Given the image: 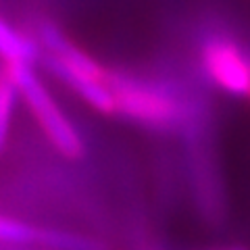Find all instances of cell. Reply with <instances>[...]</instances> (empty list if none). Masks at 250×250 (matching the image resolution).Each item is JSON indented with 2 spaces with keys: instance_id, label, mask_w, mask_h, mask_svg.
I'll return each mask as SVG.
<instances>
[{
  "instance_id": "cell-1",
  "label": "cell",
  "mask_w": 250,
  "mask_h": 250,
  "mask_svg": "<svg viewBox=\"0 0 250 250\" xmlns=\"http://www.w3.org/2000/svg\"><path fill=\"white\" fill-rule=\"evenodd\" d=\"M106 85L115 98V115L161 134L184 127L188 108L167 83L121 71H108Z\"/></svg>"
},
{
  "instance_id": "cell-2",
  "label": "cell",
  "mask_w": 250,
  "mask_h": 250,
  "mask_svg": "<svg viewBox=\"0 0 250 250\" xmlns=\"http://www.w3.org/2000/svg\"><path fill=\"white\" fill-rule=\"evenodd\" d=\"M4 69L9 71L11 80L19 90V96L27 104L31 115L36 117L38 125L42 127L46 138L50 140V144L67 159H82L85 150L80 134L62 115L59 104L54 103L48 90L40 82V77L34 73L31 65L17 62V65H4Z\"/></svg>"
},
{
  "instance_id": "cell-3",
  "label": "cell",
  "mask_w": 250,
  "mask_h": 250,
  "mask_svg": "<svg viewBox=\"0 0 250 250\" xmlns=\"http://www.w3.org/2000/svg\"><path fill=\"white\" fill-rule=\"evenodd\" d=\"M200 65L207 77L233 96L250 92V52L229 36H210L200 46Z\"/></svg>"
},
{
  "instance_id": "cell-4",
  "label": "cell",
  "mask_w": 250,
  "mask_h": 250,
  "mask_svg": "<svg viewBox=\"0 0 250 250\" xmlns=\"http://www.w3.org/2000/svg\"><path fill=\"white\" fill-rule=\"evenodd\" d=\"M0 59L4 61V65H17V62L34 65V61L40 59L38 44L2 17H0Z\"/></svg>"
},
{
  "instance_id": "cell-5",
  "label": "cell",
  "mask_w": 250,
  "mask_h": 250,
  "mask_svg": "<svg viewBox=\"0 0 250 250\" xmlns=\"http://www.w3.org/2000/svg\"><path fill=\"white\" fill-rule=\"evenodd\" d=\"M46 228L25 223L21 219L0 215V244H17V246H44Z\"/></svg>"
},
{
  "instance_id": "cell-6",
  "label": "cell",
  "mask_w": 250,
  "mask_h": 250,
  "mask_svg": "<svg viewBox=\"0 0 250 250\" xmlns=\"http://www.w3.org/2000/svg\"><path fill=\"white\" fill-rule=\"evenodd\" d=\"M17 96H19L17 85L11 80L9 71L4 67H0V152L4 150L6 140H9L11 119H13Z\"/></svg>"
},
{
  "instance_id": "cell-7",
  "label": "cell",
  "mask_w": 250,
  "mask_h": 250,
  "mask_svg": "<svg viewBox=\"0 0 250 250\" xmlns=\"http://www.w3.org/2000/svg\"><path fill=\"white\" fill-rule=\"evenodd\" d=\"M231 250H244V248H231Z\"/></svg>"
},
{
  "instance_id": "cell-8",
  "label": "cell",
  "mask_w": 250,
  "mask_h": 250,
  "mask_svg": "<svg viewBox=\"0 0 250 250\" xmlns=\"http://www.w3.org/2000/svg\"><path fill=\"white\" fill-rule=\"evenodd\" d=\"M248 98H250V92H248Z\"/></svg>"
}]
</instances>
